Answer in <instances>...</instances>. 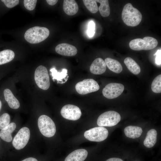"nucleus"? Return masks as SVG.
<instances>
[{
	"label": "nucleus",
	"mask_w": 161,
	"mask_h": 161,
	"mask_svg": "<svg viewBox=\"0 0 161 161\" xmlns=\"http://www.w3.org/2000/svg\"><path fill=\"white\" fill-rule=\"evenodd\" d=\"M122 18L124 23L129 26H136L140 23L142 16L140 11L130 3L126 4L122 12Z\"/></svg>",
	"instance_id": "f257e3e1"
},
{
	"label": "nucleus",
	"mask_w": 161,
	"mask_h": 161,
	"mask_svg": "<svg viewBox=\"0 0 161 161\" xmlns=\"http://www.w3.org/2000/svg\"><path fill=\"white\" fill-rule=\"evenodd\" d=\"M49 34V31L46 27L35 26L28 29L25 33L24 37L28 42L35 44L44 40Z\"/></svg>",
	"instance_id": "f03ea898"
},
{
	"label": "nucleus",
	"mask_w": 161,
	"mask_h": 161,
	"mask_svg": "<svg viewBox=\"0 0 161 161\" xmlns=\"http://www.w3.org/2000/svg\"><path fill=\"white\" fill-rule=\"evenodd\" d=\"M158 44V41L155 38L146 36L143 39L137 38L131 40L129 43V46L134 50H147L155 48Z\"/></svg>",
	"instance_id": "7ed1b4c3"
},
{
	"label": "nucleus",
	"mask_w": 161,
	"mask_h": 161,
	"mask_svg": "<svg viewBox=\"0 0 161 161\" xmlns=\"http://www.w3.org/2000/svg\"><path fill=\"white\" fill-rule=\"evenodd\" d=\"M38 124L41 133L44 136L50 137L55 135L56 131L55 125L49 116L45 115L40 116L38 120Z\"/></svg>",
	"instance_id": "20e7f679"
},
{
	"label": "nucleus",
	"mask_w": 161,
	"mask_h": 161,
	"mask_svg": "<svg viewBox=\"0 0 161 161\" xmlns=\"http://www.w3.org/2000/svg\"><path fill=\"white\" fill-rule=\"evenodd\" d=\"M120 115L117 112L110 111L101 114L98 118L97 124L100 126L111 127L116 125L120 120Z\"/></svg>",
	"instance_id": "39448f33"
},
{
	"label": "nucleus",
	"mask_w": 161,
	"mask_h": 161,
	"mask_svg": "<svg viewBox=\"0 0 161 161\" xmlns=\"http://www.w3.org/2000/svg\"><path fill=\"white\" fill-rule=\"evenodd\" d=\"M34 79L37 86L40 89H48L50 85L49 77L47 68L44 66L40 65L36 69L34 73Z\"/></svg>",
	"instance_id": "423d86ee"
},
{
	"label": "nucleus",
	"mask_w": 161,
	"mask_h": 161,
	"mask_svg": "<svg viewBox=\"0 0 161 161\" xmlns=\"http://www.w3.org/2000/svg\"><path fill=\"white\" fill-rule=\"evenodd\" d=\"M109 132L105 128L97 127L85 131L84 135L87 140L91 141L100 142L105 140L108 137Z\"/></svg>",
	"instance_id": "0eeeda50"
},
{
	"label": "nucleus",
	"mask_w": 161,
	"mask_h": 161,
	"mask_svg": "<svg viewBox=\"0 0 161 161\" xmlns=\"http://www.w3.org/2000/svg\"><path fill=\"white\" fill-rule=\"evenodd\" d=\"M75 88L79 94L85 95L98 91L100 86L95 80L90 78L78 82L75 85Z\"/></svg>",
	"instance_id": "6e6552de"
},
{
	"label": "nucleus",
	"mask_w": 161,
	"mask_h": 161,
	"mask_svg": "<svg viewBox=\"0 0 161 161\" xmlns=\"http://www.w3.org/2000/svg\"><path fill=\"white\" fill-rule=\"evenodd\" d=\"M30 137V131L26 127L21 129L15 136L12 142L13 147L17 150L23 148L27 144Z\"/></svg>",
	"instance_id": "1a4fd4ad"
},
{
	"label": "nucleus",
	"mask_w": 161,
	"mask_h": 161,
	"mask_svg": "<svg viewBox=\"0 0 161 161\" xmlns=\"http://www.w3.org/2000/svg\"><path fill=\"white\" fill-rule=\"evenodd\" d=\"M124 89L123 84L112 83L106 86L103 89L102 93L104 96L108 99H114L121 95Z\"/></svg>",
	"instance_id": "9d476101"
},
{
	"label": "nucleus",
	"mask_w": 161,
	"mask_h": 161,
	"mask_svg": "<svg viewBox=\"0 0 161 161\" xmlns=\"http://www.w3.org/2000/svg\"><path fill=\"white\" fill-rule=\"evenodd\" d=\"M61 114L64 118L72 120L79 119L81 115L80 109L72 104H67L63 106L61 110Z\"/></svg>",
	"instance_id": "9b49d317"
},
{
	"label": "nucleus",
	"mask_w": 161,
	"mask_h": 161,
	"mask_svg": "<svg viewBox=\"0 0 161 161\" xmlns=\"http://www.w3.org/2000/svg\"><path fill=\"white\" fill-rule=\"evenodd\" d=\"M55 50L58 54L67 56H75L78 52L77 49L75 47L65 43L58 45L55 48Z\"/></svg>",
	"instance_id": "f8f14e48"
},
{
	"label": "nucleus",
	"mask_w": 161,
	"mask_h": 161,
	"mask_svg": "<svg viewBox=\"0 0 161 161\" xmlns=\"http://www.w3.org/2000/svg\"><path fill=\"white\" fill-rule=\"evenodd\" d=\"M106 69L105 61L101 58L95 59L92 63L90 67L91 72L95 75H100L103 73Z\"/></svg>",
	"instance_id": "ddd939ff"
},
{
	"label": "nucleus",
	"mask_w": 161,
	"mask_h": 161,
	"mask_svg": "<svg viewBox=\"0 0 161 161\" xmlns=\"http://www.w3.org/2000/svg\"><path fill=\"white\" fill-rule=\"evenodd\" d=\"M88 155V152L84 149L76 150L69 154L64 161H84Z\"/></svg>",
	"instance_id": "4468645a"
},
{
	"label": "nucleus",
	"mask_w": 161,
	"mask_h": 161,
	"mask_svg": "<svg viewBox=\"0 0 161 161\" xmlns=\"http://www.w3.org/2000/svg\"><path fill=\"white\" fill-rule=\"evenodd\" d=\"M63 7L64 12L69 16L75 15L78 10V4L74 0H64Z\"/></svg>",
	"instance_id": "2eb2a0df"
},
{
	"label": "nucleus",
	"mask_w": 161,
	"mask_h": 161,
	"mask_svg": "<svg viewBox=\"0 0 161 161\" xmlns=\"http://www.w3.org/2000/svg\"><path fill=\"white\" fill-rule=\"evenodd\" d=\"M16 125L12 122L1 129L0 132V137L4 141L7 142H10L12 140L11 134L15 129Z\"/></svg>",
	"instance_id": "dca6fc26"
},
{
	"label": "nucleus",
	"mask_w": 161,
	"mask_h": 161,
	"mask_svg": "<svg viewBox=\"0 0 161 161\" xmlns=\"http://www.w3.org/2000/svg\"><path fill=\"white\" fill-rule=\"evenodd\" d=\"M4 94L5 100L10 108L17 109L19 108L20 103L10 90L8 89H5L4 91Z\"/></svg>",
	"instance_id": "f3484780"
},
{
	"label": "nucleus",
	"mask_w": 161,
	"mask_h": 161,
	"mask_svg": "<svg viewBox=\"0 0 161 161\" xmlns=\"http://www.w3.org/2000/svg\"><path fill=\"white\" fill-rule=\"evenodd\" d=\"M143 132L142 129L140 127L129 126L125 127L124 132L128 137L135 139L139 137Z\"/></svg>",
	"instance_id": "a211bd4d"
},
{
	"label": "nucleus",
	"mask_w": 161,
	"mask_h": 161,
	"mask_svg": "<svg viewBox=\"0 0 161 161\" xmlns=\"http://www.w3.org/2000/svg\"><path fill=\"white\" fill-rule=\"evenodd\" d=\"M157 132L156 130L152 129L149 130L143 142L145 146L148 148L153 147L157 142Z\"/></svg>",
	"instance_id": "6ab92c4d"
},
{
	"label": "nucleus",
	"mask_w": 161,
	"mask_h": 161,
	"mask_svg": "<svg viewBox=\"0 0 161 161\" xmlns=\"http://www.w3.org/2000/svg\"><path fill=\"white\" fill-rule=\"evenodd\" d=\"M105 61L108 68L113 72L119 73L122 71V65L117 60L108 58L105 59Z\"/></svg>",
	"instance_id": "aec40b11"
},
{
	"label": "nucleus",
	"mask_w": 161,
	"mask_h": 161,
	"mask_svg": "<svg viewBox=\"0 0 161 161\" xmlns=\"http://www.w3.org/2000/svg\"><path fill=\"white\" fill-rule=\"evenodd\" d=\"M124 63L129 69L133 74L137 75L140 72V68L138 64L132 58L128 57L124 60Z\"/></svg>",
	"instance_id": "412c9836"
},
{
	"label": "nucleus",
	"mask_w": 161,
	"mask_h": 161,
	"mask_svg": "<svg viewBox=\"0 0 161 161\" xmlns=\"http://www.w3.org/2000/svg\"><path fill=\"white\" fill-rule=\"evenodd\" d=\"M14 52L10 49H5L0 52V65L8 63L15 57Z\"/></svg>",
	"instance_id": "4be33fe9"
},
{
	"label": "nucleus",
	"mask_w": 161,
	"mask_h": 161,
	"mask_svg": "<svg viewBox=\"0 0 161 161\" xmlns=\"http://www.w3.org/2000/svg\"><path fill=\"white\" fill-rule=\"evenodd\" d=\"M100 3L99 10L100 15L104 17H106L109 16L110 13V9L109 5V1L108 0H95Z\"/></svg>",
	"instance_id": "5701e85b"
},
{
	"label": "nucleus",
	"mask_w": 161,
	"mask_h": 161,
	"mask_svg": "<svg viewBox=\"0 0 161 161\" xmlns=\"http://www.w3.org/2000/svg\"><path fill=\"white\" fill-rule=\"evenodd\" d=\"M50 71L51 72L53 80L56 79L58 81H61L67 75V70L66 69H62L61 72H58L55 68L51 69Z\"/></svg>",
	"instance_id": "b1692460"
},
{
	"label": "nucleus",
	"mask_w": 161,
	"mask_h": 161,
	"mask_svg": "<svg viewBox=\"0 0 161 161\" xmlns=\"http://www.w3.org/2000/svg\"><path fill=\"white\" fill-rule=\"evenodd\" d=\"M83 1L86 7L91 13H95L97 12L98 7L95 0H83Z\"/></svg>",
	"instance_id": "393cba45"
},
{
	"label": "nucleus",
	"mask_w": 161,
	"mask_h": 161,
	"mask_svg": "<svg viewBox=\"0 0 161 161\" xmlns=\"http://www.w3.org/2000/svg\"><path fill=\"white\" fill-rule=\"evenodd\" d=\"M152 91L155 93L161 92V75L157 76L152 81L151 85Z\"/></svg>",
	"instance_id": "a878e982"
},
{
	"label": "nucleus",
	"mask_w": 161,
	"mask_h": 161,
	"mask_svg": "<svg viewBox=\"0 0 161 161\" xmlns=\"http://www.w3.org/2000/svg\"><path fill=\"white\" fill-rule=\"evenodd\" d=\"M10 117L9 114L7 113H5L0 116V129H3L7 126L10 124Z\"/></svg>",
	"instance_id": "bb28decb"
},
{
	"label": "nucleus",
	"mask_w": 161,
	"mask_h": 161,
	"mask_svg": "<svg viewBox=\"0 0 161 161\" xmlns=\"http://www.w3.org/2000/svg\"><path fill=\"white\" fill-rule=\"evenodd\" d=\"M37 2L36 0H24V4L26 9L29 10H32L35 8Z\"/></svg>",
	"instance_id": "cd10ccee"
},
{
	"label": "nucleus",
	"mask_w": 161,
	"mask_h": 161,
	"mask_svg": "<svg viewBox=\"0 0 161 161\" xmlns=\"http://www.w3.org/2000/svg\"><path fill=\"white\" fill-rule=\"evenodd\" d=\"M87 33L89 37L93 36L95 33V24L94 22L91 21L88 23Z\"/></svg>",
	"instance_id": "c85d7f7f"
},
{
	"label": "nucleus",
	"mask_w": 161,
	"mask_h": 161,
	"mask_svg": "<svg viewBox=\"0 0 161 161\" xmlns=\"http://www.w3.org/2000/svg\"><path fill=\"white\" fill-rule=\"evenodd\" d=\"M5 5L9 8L13 7L18 4L19 1L18 0H1Z\"/></svg>",
	"instance_id": "c756f323"
},
{
	"label": "nucleus",
	"mask_w": 161,
	"mask_h": 161,
	"mask_svg": "<svg viewBox=\"0 0 161 161\" xmlns=\"http://www.w3.org/2000/svg\"><path fill=\"white\" fill-rule=\"evenodd\" d=\"M161 49H158L157 50V52L154 55H156L155 58V63L158 65H161Z\"/></svg>",
	"instance_id": "7c9ffc66"
},
{
	"label": "nucleus",
	"mask_w": 161,
	"mask_h": 161,
	"mask_svg": "<svg viewBox=\"0 0 161 161\" xmlns=\"http://www.w3.org/2000/svg\"><path fill=\"white\" fill-rule=\"evenodd\" d=\"M47 3L50 5H54L57 2L58 0H47Z\"/></svg>",
	"instance_id": "2f4dec72"
},
{
	"label": "nucleus",
	"mask_w": 161,
	"mask_h": 161,
	"mask_svg": "<svg viewBox=\"0 0 161 161\" xmlns=\"http://www.w3.org/2000/svg\"><path fill=\"white\" fill-rule=\"evenodd\" d=\"M106 161H123L121 159L116 157H113L109 158Z\"/></svg>",
	"instance_id": "473e14b6"
},
{
	"label": "nucleus",
	"mask_w": 161,
	"mask_h": 161,
	"mask_svg": "<svg viewBox=\"0 0 161 161\" xmlns=\"http://www.w3.org/2000/svg\"><path fill=\"white\" fill-rule=\"evenodd\" d=\"M21 161H38L35 158L33 157H29Z\"/></svg>",
	"instance_id": "72a5a7b5"
},
{
	"label": "nucleus",
	"mask_w": 161,
	"mask_h": 161,
	"mask_svg": "<svg viewBox=\"0 0 161 161\" xmlns=\"http://www.w3.org/2000/svg\"><path fill=\"white\" fill-rule=\"evenodd\" d=\"M1 106H2V104L1 102V100H0V110L1 108Z\"/></svg>",
	"instance_id": "f704fd0d"
}]
</instances>
